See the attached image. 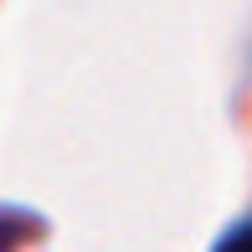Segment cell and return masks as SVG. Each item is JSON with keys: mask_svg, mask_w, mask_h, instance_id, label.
<instances>
[]
</instances>
